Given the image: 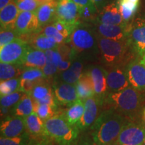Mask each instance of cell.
Masks as SVG:
<instances>
[{"instance_id":"29","label":"cell","mask_w":145,"mask_h":145,"mask_svg":"<svg viewBox=\"0 0 145 145\" xmlns=\"http://www.w3.org/2000/svg\"><path fill=\"white\" fill-rule=\"evenodd\" d=\"M120 12L126 23H129L138 8L139 4L133 3L124 0H118Z\"/></svg>"},{"instance_id":"2","label":"cell","mask_w":145,"mask_h":145,"mask_svg":"<svg viewBox=\"0 0 145 145\" xmlns=\"http://www.w3.org/2000/svg\"><path fill=\"white\" fill-rule=\"evenodd\" d=\"M72 59L78 57H90L99 53L97 34L95 29L86 22L76 26L71 35Z\"/></svg>"},{"instance_id":"53","label":"cell","mask_w":145,"mask_h":145,"mask_svg":"<svg viewBox=\"0 0 145 145\" xmlns=\"http://www.w3.org/2000/svg\"><path fill=\"white\" fill-rule=\"evenodd\" d=\"M143 114H144V118H145V109L144 110V112H143Z\"/></svg>"},{"instance_id":"30","label":"cell","mask_w":145,"mask_h":145,"mask_svg":"<svg viewBox=\"0 0 145 145\" xmlns=\"http://www.w3.org/2000/svg\"><path fill=\"white\" fill-rule=\"evenodd\" d=\"M20 65L10 63H0V79L1 81L15 78L19 75Z\"/></svg>"},{"instance_id":"52","label":"cell","mask_w":145,"mask_h":145,"mask_svg":"<svg viewBox=\"0 0 145 145\" xmlns=\"http://www.w3.org/2000/svg\"><path fill=\"white\" fill-rule=\"evenodd\" d=\"M110 145H120L116 141L115 142H114V143H112V144H110Z\"/></svg>"},{"instance_id":"27","label":"cell","mask_w":145,"mask_h":145,"mask_svg":"<svg viewBox=\"0 0 145 145\" xmlns=\"http://www.w3.org/2000/svg\"><path fill=\"white\" fill-rule=\"evenodd\" d=\"M12 115L16 116L25 118L34 112L33 99L26 94L17 104L12 108Z\"/></svg>"},{"instance_id":"33","label":"cell","mask_w":145,"mask_h":145,"mask_svg":"<svg viewBox=\"0 0 145 145\" xmlns=\"http://www.w3.org/2000/svg\"><path fill=\"white\" fill-rule=\"evenodd\" d=\"M51 93L52 92L50 87L44 82H41L34 87L29 95L34 101H36L44 98Z\"/></svg>"},{"instance_id":"34","label":"cell","mask_w":145,"mask_h":145,"mask_svg":"<svg viewBox=\"0 0 145 145\" xmlns=\"http://www.w3.org/2000/svg\"><path fill=\"white\" fill-rule=\"evenodd\" d=\"M79 19L83 22H95L98 14V10L95 5H88L79 8Z\"/></svg>"},{"instance_id":"15","label":"cell","mask_w":145,"mask_h":145,"mask_svg":"<svg viewBox=\"0 0 145 145\" xmlns=\"http://www.w3.org/2000/svg\"><path fill=\"white\" fill-rule=\"evenodd\" d=\"M94 23H101L106 24L122 25L126 23L123 20L120 12L118 2L108 3L98 12L96 20Z\"/></svg>"},{"instance_id":"37","label":"cell","mask_w":145,"mask_h":145,"mask_svg":"<svg viewBox=\"0 0 145 145\" xmlns=\"http://www.w3.org/2000/svg\"><path fill=\"white\" fill-rule=\"evenodd\" d=\"M29 135L26 132L22 135L19 137L7 138L1 137L0 145H26L30 140Z\"/></svg>"},{"instance_id":"44","label":"cell","mask_w":145,"mask_h":145,"mask_svg":"<svg viewBox=\"0 0 145 145\" xmlns=\"http://www.w3.org/2000/svg\"><path fill=\"white\" fill-rule=\"evenodd\" d=\"M72 1L77 4V6L79 7V8L94 4V3L92 2L91 0H72Z\"/></svg>"},{"instance_id":"13","label":"cell","mask_w":145,"mask_h":145,"mask_svg":"<svg viewBox=\"0 0 145 145\" xmlns=\"http://www.w3.org/2000/svg\"><path fill=\"white\" fill-rule=\"evenodd\" d=\"M106 74L108 93L119 91L130 86L126 69L120 66L112 67L106 70Z\"/></svg>"},{"instance_id":"51","label":"cell","mask_w":145,"mask_h":145,"mask_svg":"<svg viewBox=\"0 0 145 145\" xmlns=\"http://www.w3.org/2000/svg\"><path fill=\"white\" fill-rule=\"evenodd\" d=\"M77 145H96V144H90V143H88V142H83V143H81V144H77Z\"/></svg>"},{"instance_id":"5","label":"cell","mask_w":145,"mask_h":145,"mask_svg":"<svg viewBox=\"0 0 145 145\" xmlns=\"http://www.w3.org/2000/svg\"><path fill=\"white\" fill-rule=\"evenodd\" d=\"M101 61L107 66H119L127 56L130 46L127 40H114L97 34Z\"/></svg>"},{"instance_id":"23","label":"cell","mask_w":145,"mask_h":145,"mask_svg":"<svg viewBox=\"0 0 145 145\" xmlns=\"http://www.w3.org/2000/svg\"><path fill=\"white\" fill-rule=\"evenodd\" d=\"M26 131L29 135L33 137H46L44 132V121L35 112L28 116L24 118Z\"/></svg>"},{"instance_id":"50","label":"cell","mask_w":145,"mask_h":145,"mask_svg":"<svg viewBox=\"0 0 145 145\" xmlns=\"http://www.w3.org/2000/svg\"><path fill=\"white\" fill-rule=\"evenodd\" d=\"M124 1H129V2L133 3H138V4H139V0H124Z\"/></svg>"},{"instance_id":"17","label":"cell","mask_w":145,"mask_h":145,"mask_svg":"<svg viewBox=\"0 0 145 145\" xmlns=\"http://www.w3.org/2000/svg\"><path fill=\"white\" fill-rule=\"evenodd\" d=\"M84 103V113L79 122L75 125L79 130H85L93 125L98 117L99 106H101L95 96L85 99Z\"/></svg>"},{"instance_id":"38","label":"cell","mask_w":145,"mask_h":145,"mask_svg":"<svg viewBox=\"0 0 145 145\" xmlns=\"http://www.w3.org/2000/svg\"><path fill=\"white\" fill-rule=\"evenodd\" d=\"M52 24L59 30L60 33L64 36L65 39L67 41V42H69L71 35L72 32L75 28L69 26L67 24L60 20L59 19H57V18H55V20L53 21Z\"/></svg>"},{"instance_id":"11","label":"cell","mask_w":145,"mask_h":145,"mask_svg":"<svg viewBox=\"0 0 145 145\" xmlns=\"http://www.w3.org/2000/svg\"><path fill=\"white\" fill-rule=\"evenodd\" d=\"M14 30L20 36L40 32L41 28L36 12H20Z\"/></svg>"},{"instance_id":"25","label":"cell","mask_w":145,"mask_h":145,"mask_svg":"<svg viewBox=\"0 0 145 145\" xmlns=\"http://www.w3.org/2000/svg\"><path fill=\"white\" fill-rule=\"evenodd\" d=\"M83 64L81 61H75L67 70L63 71L60 75L63 82L75 84L83 74Z\"/></svg>"},{"instance_id":"49","label":"cell","mask_w":145,"mask_h":145,"mask_svg":"<svg viewBox=\"0 0 145 145\" xmlns=\"http://www.w3.org/2000/svg\"><path fill=\"white\" fill-rule=\"evenodd\" d=\"M140 60L141 63H142V64L145 66V52H144V54H143V55H142V57L140 58Z\"/></svg>"},{"instance_id":"45","label":"cell","mask_w":145,"mask_h":145,"mask_svg":"<svg viewBox=\"0 0 145 145\" xmlns=\"http://www.w3.org/2000/svg\"><path fill=\"white\" fill-rule=\"evenodd\" d=\"M91 1L96 6L98 12L108 3V0H91Z\"/></svg>"},{"instance_id":"41","label":"cell","mask_w":145,"mask_h":145,"mask_svg":"<svg viewBox=\"0 0 145 145\" xmlns=\"http://www.w3.org/2000/svg\"><path fill=\"white\" fill-rule=\"evenodd\" d=\"M46 57V63H52L56 66H57L63 60L62 55H61V52L57 48H54V49L48 50L45 51Z\"/></svg>"},{"instance_id":"9","label":"cell","mask_w":145,"mask_h":145,"mask_svg":"<svg viewBox=\"0 0 145 145\" xmlns=\"http://www.w3.org/2000/svg\"><path fill=\"white\" fill-rule=\"evenodd\" d=\"M87 72L93 84L95 97L98 99L100 105H103L108 93L106 69L99 65H93Z\"/></svg>"},{"instance_id":"3","label":"cell","mask_w":145,"mask_h":145,"mask_svg":"<svg viewBox=\"0 0 145 145\" xmlns=\"http://www.w3.org/2000/svg\"><path fill=\"white\" fill-rule=\"evenodd\" d=\"M142 101V92L130 86L119 91L108 93L104 104L128 118H132L137 115Z\"/></svg>"},{"instance_id":"43","label":"cell","mask_w":145,"mask_h":145,"mask_svg":"<svg viewBox=\"0 0 145 145\" xmlns=\"http://www.w3.org/2000/svg\"><path fill=\"white\" fill-rule=\"evenodd\" d=\"M71 64L72 63L71 60L63 59L62 61L60 62L59 65H58V69H59L60 71H65L67 70L70 67Z\"/></svg>"},{"instance_id":"46","label":"cell","mask_w":145,"mask_h":145,"mask_svg":"<svg viewBox=\"0 0 145 145\" xmlns=\"http://www.w3.org/2000/svg\"><path fill=\"white\" fill-rule=\"evenodd\" d=\"M26 145H48V144L46 140L31 139V140H29Z\"/></svg>"},{"instance_id":"4","label":"cell","mask_w":145,"mask_h":145,"mask_svg":"<svg viewBox=\"0 0 145 145\" xmlns=\"http://www.w3.org/2000/svg\"><path fill=\"white\" fill-rule=\"evenodd\" d=\"M46 137L61 145H69L77 138L79 130L71 124L64 115H56L44 121Z\"/></svg>"},{"instance_id":"48","label":"cell","mask_w":145,"mask_h":145,"mask_svg":"<svg viewBox=\"0 0 145 145\" xmlns=\"http://www.w3.org/2000/svg\"><path fill=\"white\" fill-rule=\"evenodd\" d=\"M36 1L39 3L40 5V4H42V3L49 2V1H56V0H36Z\"/></svg>"},{"instance_id":"18","label":"cell","mask_w":145,"mask_h":145,"mask_svg":"<svg viewBox=\"0 0 145 145\" xmlns=\"http://www.w3.org/2000/svg\"><path fill=\"white\" fill-rule=\"evenodd\" d=\"M46 78L41 69H25L20 76V91L29 95L34 87L43 82Z\"/></svg>"},{"instance_id":"7","label":"cell","mask_w":145,"mask_h":145,"mask_svg":"<svg viewBox=\"0 0 145 145\" xmlns=\"http://www.w3.org/2000/svg\"><path fill=\"white\" fill-rule=\"evenodd\" d=\"M30 44L20 38H18L5 46L0 47L1 63L21 65Z\"/></svg>"},{"instance_id":"6","label":"cell","mask_w":145,"mask_h":145,"mask_svg":"<svg viewBox=\"0 0 145 145\" xmlns=\"http://www.w3.org/2000/svg\"><path fill=\"white\" fill-rule=\"evenodd\" d=\"M126 40L130 49L142 57L145 52V18H137L129 24Z\"/></svg>"},{"instance_id":"42","label":"cell","mask_w":145,"mask_h":145,"mask_svg":"<svg viewBox=\"0 0 145 145\" xmlns=\"http://www.w3.org/2000/svg\"><path fill=\"white\" fill-rule=\"evenodd\" d=\"M42 71L44 72V74L46 78L52 77L57 71H59L57 66L52 64V63H46V64L45 65L44 67L42 69Z\"/></svg>"},{"instance_id":"19","label":"cell","mask_w":145,"mask_h":145,"mask_svg":"<svg viewBox=\"0 0 145 145\" xmlns=\"http://www.w3.org/2000/svg\"><path fill=\"white\" fill-rule=\"evenodd\" d=\"M53 89L55 98L60 104L71 106L79 99L75 84L59 83L54 85Z\"/></svg>"},{"instance_id":"22","label":"cell","mask_w":145,"mask_h":145,"mask_svg":"<svg viewBox=\"0 0 145 145\" xmlns=\"http://www.w3.org/2000/svg\"><path fill=\"white\" fill-rule=\"evenodd\" d=\"M57 7V1H51L39 5L36 13L41 29L55 20Z\"/></svg>"},{"instance_id":"24","label":"cell","mask_w":145,"mask_h":145,"mask_svg":"<svg viewBox=\"0 0 145 145\" xmlns=\"http://www.w3.org/2000/svg\"><path fill=\"white\" fill-rule=\"evenodd\" d=\"M75 85L79 99L85 100L89 97L95 96L93 84L87 72H83L80 79Z\"/></svg>"},{"instance_id":"31","label":"cell","mask_w":145,"mask_h":145,"mask_svg":"<svg viewBox=\"0 0 145 145\" xmlns=\"http://www.w3.org/2000/svg\"><path fill=\"white\" fill-rule=\"evenodd\" d=\"M20 90V77L12 78L0 83V95H6Z\"/></svg>"},{"instance_id":"8","label":"cell","mask_w":145,"mask_h":145,"mask_svg":"<svg viewBox=\"0 0 145 145\" xmlns=\"http://www.w3.org/2000/svg\"><path fill=\"white\" fill-rule=\"evenodd\" d=\"M144 139V124L130 120L122 128L116 142L120 145H142Z\"/></svg>"},{"instance_id":"39","label":"cell","mask_w":145,"mask_h":145,"mask_svg":"<svg viewBox=\"0 0 145 145\" xmlns=\"http://www.w3.org/2000/svg\"><path fill=\"white\" fill-rule=\"evenodd\" d=\"M20 12H36L39 7L36 0H14Z\"/></svg>"},{"instance_id":"40","label":"cell","mask_w":145,"mask_h":145,"mask_svg":"<svg viewBox=\"0 0 145 145\" xmlns=\"http://www.w3.org/2000/svg\"><path fill=\"white\" fill-rule=\"evenodd\" d=\"M20 35L18 34L15 30H1L0 32V47L8 44L11 42L14 41Z\"/></svg>"},{"instance_id":"35","label":"cell","mask_w":145,"mask_h":145,"mask_svg":"<svg viewBox=\"0 0 145 145\" xmlns=\"http://www.w3.org/2000/svg\"><path fill=\"white\" fill-rule=\"evenodd\" d=\"M26 95V93L20 90L14 93L8 94V95L1 96V99H0L1 107L7 108L14 107Z\"/></svg>"},{"instance_id":"21","label":"cell","mask_w":145,"mask_h":145,"mask_svg":"<svg viewBox=\"0 0 145 145\" xmlns=\"http://www.w3.org/2000/svg\"><path fill=\"white\" fill-rule=\"evenodd\" d=\"M19 13L20 10L14 0L1 9L0 12L1 30H14Z\"/></svg>"},{"instance_id":"28","label":"cell","mask_w":145,"mask_h":145,"mask_svg":"<svg viewBox=\"0 0 145 145\" xmlns=\"http://www.w3.org/2000/svg\"><path fill=\"white\" fill-rule=\"evenodd\" d=\"M83 101V99H78L71 105L65 112V117L71 124L76 125L82 118L85 110V103Z\"/></svg>"},{"instance_id":"47","label":"cell","mask_w":145,"mask_h":145,"mask_svg":"<svg viewBox=\"0 0 145 145\" xmlns=\"http://www.w3.org/2000/svg\"><path fill=\"white\" fill-rule=\"evenodd\" d=\"M14 0H0V9H3L5 8L7 5L12 2Z\"/></svg>"},{"instance_id":"16","label":"cell","mask_w":145,"mask_h":145,"mask_svg":"<svg viewBox=\"0 0 145 145\" xmlns=\"http://www.w3.org/2000/svg\"><path fill=\"white\" fill-rule=\"evenodd\" d=\"M24 118L12 116L1 121L0 126L1 137L12 138L19 137L26 132Z\"/></svg>"},{"instance_id":"36","label":"cell","mask_w":145,"mask_h":145,"mask_svg":"<svg viewBox=\"0 0 145 145\" xmlns=\"http://www.w3.org/2000/svg\"><path fill=\"white\" fill-rule=\"evenodd\" d=\"M40 34H44V35L48 36V37L54 39L57 42L58 44H59L67 43V41L65 39L64 36L60 33L59 30L54 27L53 24L46 25V26H44Z\"/></svg>"},{"instance_id":"1","label":"cell","mask_w":145,"mask_h":145,"mask_svg":"<svg viewBox=\"0 0 145 145\" xmlns=\"http://www.w3.org/2000/svg\"><path fill=\"white\" fill-rule=\"evenodd\" d=\"M116 110L109 108L99 114L91 126V135L96 145H110L117 140L129 120Z\"/></svg>"},{"instance_id":"20","label":"cell","mask_w":145,"mask_h":145,"mask_svg":"<svg viewBox=\"0 0 145 145\" xmlns=\"http://www.w3.org/2000/svg\"><path fill=\"white\" fill-rule=\"evenodd\" d=\"M46 64V57L45 51L36 49L30 46L20 65L23 66L24 69L38 68L42 69Z\"/></svg>"},{"instance_id":"12","label":"cell","mask_w":145,"mask_h":145,"mask_svg":"<svg viewBox=\"0 0 145 145\" xmlns=\"http://www.w3.org/2000/svg\"><path fill=\"white\" fill-rule=\"evenodd\" d=\"M126 71L130 86L142 93L145 92V66L140 59L130 61Z\"/></svg>"},{"instance_id":"10","label":"cell","mask_w":145,"mask_h":145,"mask_svg":"<svg viewBox=\"0 0 145 145\" xmlns=\"http://www.w3.org/2000/svg\"><path fill=\"white\" fill-rule=\"evenodd\" d=\"M56 18L75 28L81 22L79 7L72 0H58Z\"/></svg>"},{"instance_id":"14","label":"cell","mask_w":145,"mask_h":145,"mask_svg":"<svg viewBox=\"0 0 145 145\" xmlns=\"http://www.w3.org/2000/svg\"><path fill=\"white\" fill-rule=\"evenodd\" d=\"M96 34L106 39L114 40H126L129 23L122 25L94 23Z\"/></svg>"},{"instance_id":"32","label":"cell","mask_w":145,"mask_h":145,"mask_svg":"<svg viewBox=\"0 0 145 145\" xmlns=\"http://www.w3.org/2000/svg\"><path fill=\"white\" fill-rule=\"evenodd\" d=\"M34 112L43 121L56 116L57 107L49 104H39L34 102Z\"/></svg>"},{"instance_id":"54","label":"cell","mask_w":145,"mask_h":145,"mask_svg":"<svg viewBox=\"0 0 145 145\" xmlns=\"http://www.w3.org/2000/svg\"><path fill=\"white\" fill-rule=\"evenodd\" d=\"M142 145H145V139H144V143H143Z\"/></svg>"},{"instance_id":"26","label":"cell","mask_w":145,"mask_h":145,"mask_svg":"<svg viewBox=\"0 0 145 145\" xmlns=\"http://www.w3.org/2000/svg\"><path fill=\"white\" fill-rule=\"evenodd\" d=\"M29 44L36 49L41 50L43 51L57 48L60 45L54 39L42 34H40L32 37Z\"/></svg>"}]
</instances>
